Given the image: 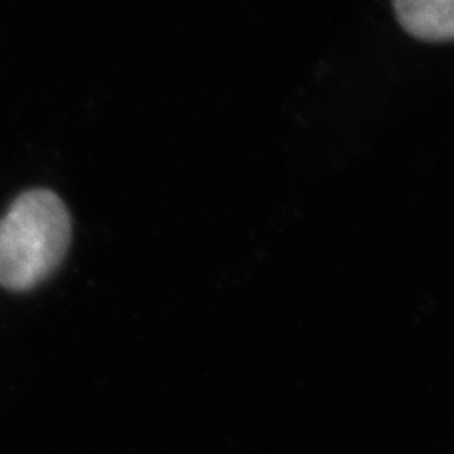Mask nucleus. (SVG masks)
<instances>
[{
  "mask_svg": "<svg viewBox=\"0 0 454 454\" xmlns=\"http://www.w3.org/2000/svg\"><path fill=\"white\" fill-rule=\"evenodd\" d=\"M407 34L426 43H450L454 35V0H392Z\"/></svg>",
  "mask_w": 454,
  "mask_h": 454,
  "instance_id": "2",
  "label": "nucleus"
},
{
  "mask_svg": "<svg viewBox=\"0 0 454 454\" xmlns=\"http://www.w3.org/2000/svg\"><path fill=\"white\" fill-rule=\"evenodd\" d=\"M73 221L61 197L49 189L17 195L0 219V286L31 292L63 264Z\"/></svg>",
  "mask_w": 454,
  "mask_h": 454,
  "instance_id": "1",
  "label": "nucleus"
}]
</instances>
